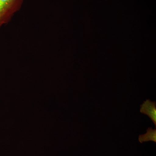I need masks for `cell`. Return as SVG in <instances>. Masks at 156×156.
<instances>
[{
  "label": "cell",
  "instance_id": "6da1fadb",
  "mask_svg": "<svg viewBox=\"0 0 156 156\" xmlns=\"http://www.w3.org/2000/svg\"><path fill=\"white\" fill-rule=\"evenodd\" d=\"M24 0H0V28L9 23L20 10Z\"/></svg>",
  "mask_w": 156,
  "mask_h": 156
},
{
  "label": "cell",
  "instance_id": "7a4b0ae2",
  "mask_svg": "<svg viewBox=\"0 0 156 156\" xmlns=\"http://www.w3.org/2000/svg\"><path fill=\"white\" fill-rule=\"evenodd\" d=\"M156 103L150 99H147L140 105V112L143 114L147 115L156 127Z\"/></svg>",
  "mask_w": 156,
  "mask_h": 156
},
{
  "label": "cell",
  "instance_id": "3957f363",
  "mask_svg": "<svg viewBox=\"0 0 156 156\" xmlns=\"http://www.w3.org/2000/svg\"><path fill=\"white\" fill-rule=\"evenodd\" d=\"M139 142L140 143L147 142L149 141H153L156 142V129H152V128H149L147 129V133L145 134L140 135L138 137Z\"/></svg>",
  "mask_w": 156,
  "mask_h": 156
}]
</instances>
